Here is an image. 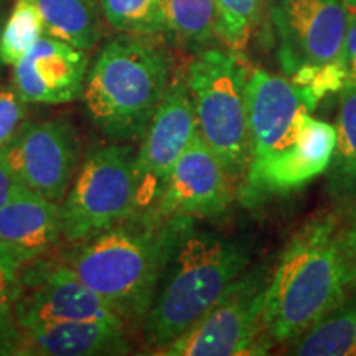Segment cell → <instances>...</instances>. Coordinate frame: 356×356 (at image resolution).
I'll list each match as a JSON object with an SVG mask.
<instances>
[{
	"instance_id": "cell-17",
	"label": "cell",
	"mask_w": 356,
	"mask_h": 356,
	"mask_svg": "<svg viewBox=\"0 0 356 356\" xmlns=\"http://www.w3.org/2000/svg\"><path fill=\"white\" fill-rule=\"evenodd\" d=\"M127 323L124 320L44 323L22 328L20 356H102L127 355Z\"/></svg>"
},
{
	"instance_id": "cell-25",
	"label": "cell",
	"mask_w": 356,
	"mask_h": 356,
	"mask_svg": "<svg viewBox=\"0 0 356 356\" xmlns=\"http://www.w3.org/2000/svg\"><path fill=\"white\" fill-rule=\"evenodd\" d=\"M26 115V102L15 86L0 88V150L19 132Z\"/></svg>"
},
{
	"instance_id": "cell-5",
	"label": "cell",
	"mask_w": 356,
	"mask_h": 356,
	"mask_svg": "<svg viewBox=\"0 0 356 356\" xmlns=\"http://www.w3.org/2000/svg\"><path fill=\"white\" fill-rule=\"evenodd\" d=\"M185 73L198 136L241 184L251 163L248 68L238 51L208 48L186 65Z\"/></svg>"
},
{
	"instance_id": "cell-20",
	"label": "cell",
	"mask_w": 356,
	"mask_h": 356,
	"mask_svg": "<svg viewBox=\"0 0 356 356\" xmlns=\"http://www.w3.org/2000/svg\"><path fill=\"white\" fill-rule=\"evenodd\" d=\"M44 35L88 51L101 38L99 0H37Z\"/></svg>"
},
{
	"instance_id": "cell-24",
	"label": "cell",
	"mask_w": 356,
	"mask_h": 356,
	"mask_svg": "<svg viewBox=\"0 0 356 356\" xmlns=\"http://www.w3.org/2000/svg\"><path fill=\"white\" fill-rule=\"evenodd\" d=\"M216 35L229 50L243 51L261 22L262 0H215Z\"/></svg>"
},
{
	"instance_id": "cell-18",
	"label": "cell",
	"mask_w": 356,
	"mask_h": 356,
	"mask_svg": "<svg viewBox=\"0 0 356 356\" xmlns=\"http://www.w3.org/2000/svg\"><path fill=\"white\" fill-rule=\"evenodd\" d=\"M337 145L327 168V191L345 211L356 213V88L343 86L337 114Z\"/></svg>"
},
{
	"instance_id": "cell-1",
	"label": "cell",
	"mask_w": 356,
	"mask_h": 356,
	"mask_svg": "<svg viewBox=\"0 0 356 356\" xmlns=\"http://www.w3.org/2000/svg\"><path fill=\"white\" fill-rule=\"evenodd\" d=\"M356 284L350 228L335 213L310 218L270 274L262 312L270 345H289L341 304Z\"/></svg>"
},
{
	"instance_id": "cell-3",
	"label": "cell",
	"mask_w": 356,
	"mask_h": 356,
	"mask_svg": "<svg viewBox=\"0 0 356 356\" xmlns=\"http://www.w3.org/2000/svg\"><path fill=\"white\" fill-rule=\"evenodd\" d=\"M172 79V60L152 35L121 33L88 68L83 102L92 124L114 142L144 136Z\"/></svg>"
},
{
	"instance_id": "cell-30",
	"label": "cell",
	"mask_w": 356,
	"mask_h": 356,
	"mask_svg": "<svg viewBox=\"0 0 356 356\" xmlns=\"http://www.w3.org/2000/svg\"><path fill=\"white\" fill-rule=\"evenodd\" d=\"M350 243H351V248H353L355 259H356V220L353 222V226H350Z\"/></svg>"
},
{
	"instance_id": "cell-32",
	"label": "cell",
	"mask_w": 356,
	"mask_h": 356,
	"mask_svg": "<svg viewBox=\"0 0 356 356\" xmlns=\"http://www.w3.org/2000/svg\"><path fill=\"white\" fill-rule=\"evenodd\" d=\"M2 25H3V10H2V6H0V30H2Z\"/></svg>"
},
{
	"instance_id": "cell-12",
	"label": "cell",
	"mask_w": 356,
	"mask_h": 356,
	"mask_svg": "<svg viewBox=\"0 0 356 356\" xmlns=\"http://www.w3.org/2000/svg\"><path fill=\"white\" fill-rule=\"evenodd\" d=\"M197 119L185 68L173 74L159 109L147 126L136 152L139 215L150 213L165 188L172 168L197 136Z\"/></svg>"
},
{
	"instance_id": "cell-22",
	"label": "cell",
	"mask_w": 356,
	"mask_h": 356,
	"mask_svg": "<svg viewBox=\"0 0 356 356\" xmlns=\"http://www.w3.org/2000/svg\"><path fill=\"white\" fill-rule=\"evenodd\" d=\"M44 35L37 0H17L0 30V63L15 66Z\"/></svg>"
},
{
	"instance_id": "cell-13",
	"label": "cell",
	"mask_w": 356,
	"mask_h": 356,
	"mask_svg": "<svg viewBox=\"0 0 356 356\" xmlns=\"http://www.w3.org/2000/svg\"><path fill=\"white\" fill-rule=\"evenodd\" d=\"M238 184L202 137H193L172 168L165 188L149 213L155 218H218L229 210Z\"/></svg>"
},
{
	"instance_id": "cell-11",
	"label": "cell",
	"mask_w": 356,
	"mask_h": 356,
	"mask_svg": "<svg viewBox=\"0 0 356 356\" xmlns=\"http://www.w3.org/2000/svg\"><path fill=\"white\" fill-rule=\"evenodd\" d=\"M2 152L17 181L61 204L78 173L81 139L65 118L30 121Z\"/></svg>"
},
{
	"instance_id": "cell-4",
	"label": "cell",
	"mask_w": 356,
	"mask_h": 356,
	"mask_svg": "<svg viewBox=\"0 0 356 356\" xmlns=\"http://www.w3.org/2000/svg\"><path fill=\"white\" fill-rule=\"evenodd\" d=\"M251 248L246 243L191 226L178 243L142 320L147 346L157 355L188 332L248 269Z\"/></svg>"
},
{
	"instance_id": "cell-14",
	"label": "cell",
	"mask_w": 356,
	"mask_h": 356,
	"mask_svg": "<svg viewBox=\"0 0 356 356\" xmlns=\"http://www.w3.org/2000/svg\"><path fill=\"white\" fill-rule=\"evenodd\" d=\"M246 91L251 162L266 159L296 139L302 114L314 113L320 101L312 89L261 68L249 74Z\"/></svg>"
},
{
	"instance_id": "cell-8",
	"label": "cell",
	"mask_w": 356,
	"mask_h": 356,
	"mask_svg": "<svg viewBox=\"0 0 356 356\" xmlns=\"http://www.w3.org/2000/svg\"><path fill=\"white\" fill-rule=\"evenodd\" d=\"M17 323L20 328L44 323L122 320L61 259L42 256L15 274Z\"/></svg>"
},
{
	"instance_id": "cell-10",
	"label": "cell",
	"mask_w": 356,
	"mask_h": 356,
	"mask_svg": "<svg viewBox=\"0 0 356 356\" xmlns=\"http://www.w3.org/2000/svg\"><path fill=\"white\" fill-rule=\"evenodd\" d=\"M337 145V129L332 124L302 114L296 139L251 162L238 186V200L244 208H256L273 198L296 193L327 172Z\"/></svg>"
},
{
	"instance_id": "cell-6",
	"label": "cell",
	"mask_w": 356,
	"mask_h": 356,
	"mask_svg": "<svg viewBox=\"0 0 356 356\" xmlns=\"http://www.w3.org/2000/svg\"><path fill=\"white\" fill-rule=\"evenodd\" d=\"M136 150L113 142L89 150L61 202L63 238L81 243L139 215Z\"/></svg>"
},
{
	"instance_id": "cell-19",
	"label": "cell",
	"mask_w": 356,
	"mask_h": 356,
	"mask_svg": "<svg viewBox=\"0 0 356 356\" xmlns=\"http://www.w3.org/2000/svg\"><path fill=\"white\" fill-rule=\"evenodd\" d=\"M289 353L299 356H356V284L330 314L292 343Z\"/></svg>"
},
{
	"instance_id": "cell-28",
	"label": "cell",
	"mask_w": 356,
	"mask_h": 356,
	"mask_svg": "<svg viewBox=\"0 0 356 356\" xmlns=\"http://www.w3.org/2000/svg\"><path fill=\"white\" fill-rule=\"evenodd\" d=\"M15 184L17 180L13 177L10 167H8L6 155L0 150V210H2V207L6 204L8 197H10Z\"/></svg>"
},
{
	"instance_id": "cell-29",
	"label": "cell",
	"mask_w": 356,
	"mask_h": 356,
	"mask_svg": "<svg viewBox=\"0 0 356 356\" xmlns=\"http://www.w3.org/2000/svg\"><path fill=\"white\" fill-rule=\"evenodd\" d=\"M15 284V277L0 264V289H10Z\"/></svg>"
},
{
	"instance_id": "cell-9",
	"label": "cell",
	"mask_w": 356,
	"mask_h": 356,
	"mask_svg": "<svg viewBox=\"0 0 356 356\" xmlns=\"http://www.w3.org/2000/svg\"><path fill=\"white\" fill-rule=\"evenodd\" d=\"M273 22L279 63L289 78L341 63L350 24L345 0H277Z\"/></svg>"
},
{
	"instance_id": "cell-26",
	"label": "cell",
	"mask_w": 356,
	"mask_h": 356,
	"mask_svg": "<svg viewBox=\"0 0 356 356\" xmlns=\"http://www.w3.org/2000/svg\"><path fill=\"white\" fill-rule=\"evenodd\" d=\"M13 302H15L13 287L0 289V356H17L20 346L22 328L17 323Z\"/></svg>"
},
{
	"instance_id": "cell-2",
	"label": "cell",
	"mask_w": 356,
	"mask_h": 356,
	"mask_svg": "<svg viewBox=\"0 0 356 356\" xmlns=\"http://www.w3.org/2000/svg\"><path fill=\"white\" fill-rule=\"evenodd\" d=\"M191 218L136 215L60 257L126 323H142Z\"/></svg>"
},
{
	"instance_id": "cell-27",
	"label": "cell",
	"mask_w": 356,
	"mask_h": 356,
	"mask_svg": "<svg viewBox=\"0 0 356 356\" xmlns=\"http://www.w3.org/2000/svg\"><path fill=\"white\" fill-rule=\"evenodd\" d=\"M341 65L345 71V86L356 88V17H350Z\"/></svg>"
},
{
	"instance_id": "cell-31",
	"label": "cell",
	"mask_w": 356,
	"mask_h": 356,
	"mask_svg": "<svg viewBox=\"0 0 356 356\" xmlns=\"http://www.w3.org/2000/svg\"><path fill=\"white\" fill-rule=\"evenodd\" d=\"M346 7H348L350 17H356V0H345Z\"/></svg>"
},
{
	"instance_id": "cell-21",
	"label": "cell",
	"mask_w": 356,
	"mask_h": 356,
	"mask_svg": "<svg viewBox=\"0 0 356 356\" xmlns=\"http://www.w3.org/2000/svg\"><path fill=\"white\" fill-rule=\"evenodd\" d=\"M163 33L186 47H203L216 37L215 0H160Z\"/></svg>"
},
{
	"instance_id": "cell-23",
	"label": "cell",
	"mask_w": 356,
	"mask_h": 356,
	"mask_svg": "<svg viewBox=\"0 0 356 356\" xmlns=\"http://www.w3.org/2000/svg\"><path fill=\"white\" fill-rule=\"evenodd\" d=\"M106 24L119 33H163L160 0H99Z\"/></svg>"
},
{
	"instance_id": "cell-16",
	"label": "cell",
	"mask_w": 356,
	"mask_h": 356,
	"mask_svg": "<svg viewBox=\"0 0 356 356\" xmlns=\"http://www.w3.org/2000/svg\"><path fill=\"white\" fill-rule=\"evenodd\" d=\"M88 68L86 51L43 35L13 66V86L26 104H66L81 97Z\"/></svg>"
},
{
	"instance_id": "cell-7",
	"label": "cell",
	"mask_w": 356,
	"mask_h": 356,
	"mask_svg": "<svg viewBox=\"0 0 356 356\" xmlns=\"http://www.w3.org/2000/svg\"><path fill=\"white\" fill-rule=\"evenodd\" d=\"M270 274L273 273L267 264L248 267L188 332L160 350L157 355H266L273 348L262 325Z\"/></svg>"
},
{
	"instance_id": "cell-15",
	"label": "cell",
	"mask_w": 356,
	"mask_h": 356,
	"mask_svg": "<svg viewBox=\"0 0 356 356\" xmlns=\"http://www.w3.org/2000/svg\"><path fill=\"white\" fill-rule=\"evenodd\" d=\"M63 238L61 204L17 181L0 210V264L13 277Z\"/></svg>"
}]
</instances>
